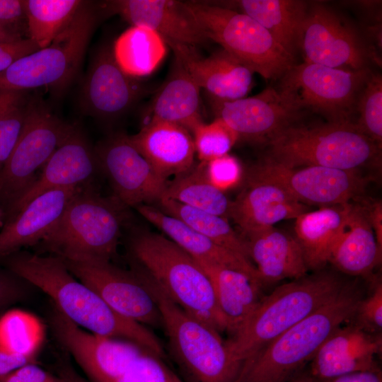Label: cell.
Returning a JSON list of instances; mask_svg holds the SVG:
<instances>
[{
	"instance_id": "f35d334b",
	"label": "cell",
	"mask_w": 382,
	"mask_h": 382,
	"mask_svg": "<svg viewBox=\"0 0 382 382\" xmlns=\"http://www.w3.org/2000/svg\"><path fill=\"white\" fill-rule=\"evenodd\" d=\"M195 153L206 162L228 154L238 139L237 134L221 119L202 123L192 132Z\"/></svg>"
},
{
	"instance_id": "7402d4cb",
	"label": "cell",
	"mask_w": 382,
	"mask_h": 382,
	"mask_svg": "<svg viewBox=\"0 0 382 382\" xmlns=\"http://www.w3.org/2000/svg\"><path fill=\"white\" fill-rule=\"evenodd\" d=\"M177 59L200 88L211 98L231 101L245 98L251 88L253 72L223 49L208 57L197 47L169 43Z\"/></svg>"
},
{
	"instance_id": "c3c4849f",
	"label": "cell",
	"mask_w": 382,
	"mask_h": 382,
	"mask_svg": "<svg viewBox=\"0 0 382 382\" xmlns=\"http://www.w3.org/2000/svg\"><path fill=\"white\" fill-rule=\"evenodd\" d=\"M30 363H35V359L15 354L0 347V376Z\"/></svg>"
},
{
	"instance_id": "f6af8a7d",
	"label": "cell",
	"mask_w": 382,
	"mask_h": 382,
	"mask_svg": "<svg viewBox=\"0 0 382 382\" xmlns=\"http://www.w3.org/2000/svg\"><path fill=\"white\" fill-rule=\"evenodd\" d=\"M30 286L8 270L0 267V311L25 299Z\"/></svg>"
},
{
	"instance_id": "ffe728a7",
	"label": "cell",
	"mask_w": 382,
	"mask_h": 382,
	"mask_svg": "<svg viewBox=\"0 0 382 382\" xmlns=\"http://www.w3.org/2000/svg\"><path fill=\"white\" fill-rule=\"evenodd\" d=\"M108 10L120 14L132 26L149 28L166 44L197 47L210 40L184 4L173 0H118L108 4Z\"/></svg>"
},
{
	"instance_id": "d6a6232c",
	"label": "cell",
	"mask_w": 382,
	"mask_h": 382,
	"mask_svg": "<svg viewBox=\"0 0 382 382\" xmlns=\"http://www.w3.org/2000/svg\"><path fill=\"white\" fill-rule=\"evenodd\" d=\"M112 50L122 70L139 79L149 75L158 66L166 54V43L149 28L132 26L117 38Z\"/></svg>"
},
{
	"instance_id": "7dc6e473",
	"label": "cell",
	"mask_w": 382,
	"mask_h": 382,
	"mask_svg": "<svg viewBox=\"0 0 382 382\" xmlns=\"http://www.w3.org/2000/svg\"><path fill=\"white\" fill-rule=\"evenodd\" d=\"M25 19L24 1L0 0V22L22 23Z\"/></svg>"
},
{
	"instance_id": "f1b7e54d",
	"label": "cell",
	"mask_w": 382,
	"mask_h": 382,
	"mask_svg": "<svg viewBox=\"0 0 382 382\" xmlns=\"http://www.w3.org/2000/svg\"><path fill=\"white\" fill-rule=\"evenodd\" d=\"M209 278L227 331L232 335L247 321L263 296L261 285L246 274L233 269L197 261Z\"/></svg>"
},
{
	"instance_id": "d4e9b609",
	"label": "cell",
	"mask_w": 382,
	"mask_h": 382,
	"mask_svg": "<svg viewBox=\"0 0 382 382\" xmlns=\"http://www.w3.org/2000/svg\"><path fill=\"white\" fill-rule=\"evenodd\" d=\"M130 141L164 179L180 175L193 166V137L183 127L150 119Z\"/></svg>"
},
{
	"instance_id": "b9f144b4",
	"label": "cell",
	"mask_w": 382,
	"mask_h": 382,
	"mask_svg": "<svg viewBox=\"0 0 382 382\" xmlns=\"http://www.w3.org/2000/svg\"><path fill=\"white\" fill-rule=\"evenodd\" d=\"M201 163L206 178L222 192L236 186L241 179L242 168L240 162L228 154Z\"/></svg>"
},
{
	"instance_id": "7a4b0ae2",
	"label": "cell",
	"mask_w": 382,
	"mask_h": 382,
	"mask_svg": "<svg viewBox=\"0 0 382 382\" xmlns=\"http://www.w3.org/2000/svg\"><path fill=\"white\" fill-rule=\"evenodd\" d=\"M129 248L132 264L174 303L219 333L227 331L212 282L195 258L168 238L150 231L132 234Z\"/></svg>"
},
{
	"instance_id": "d590c367",
	"label": "cell",
	"mask_w": 382,
	"mask_h": 382,
	"mask_svg": "<svg viewBox=\"0 0 382 382\" xmlns=\"http://www.w3.org/2000/svg\"><path fill=\"white\" fill-rule=\"evenodd\" d=\"M24 1L27 33L42 49L47 47L66 26L83 3L78 0Z\"/></svg>"
},
{
	"instance_id": "74e56055",
	"label": "cell",
	"mask_w": 382,
	"mask_h": 382,
	"mask_svg": "<svg viewBox=\"0 0 382 382\" xmlns=\"http://www.w3.org/2000/svg\"><path fill=\"white\" fill-rule=\"evenodd\" d=\"M354 122L357 129L381 147L382 143V77L370 72L357 99Z\"/></svg>"
},
{
	"instance_id": "277c9868",
	"label": "cell",
	"mask_w": 382,
	"mask_h": 382,
	"mask_svg": "<svg viewBox=\"0 0 382 382\" xmlns=\"http://www.w3.org/2000/svg\"><path fill=\"white\" fill-rule=\"evenodd\" d=\"M362 294L348 283L332 300L284 331L246 363L237 382H287L305 369L323 343L352 319Z\"/></svg>"
},
{
	"instance_id": "5b68a950",
	"label": "cell",
	"mask_w": 382,
	"mask_h": 382,
	"mask_svg": "<svg viewBox=\"0 0 382 382\" xmlns=\"http://www.w3.org/2000/svg\"><path fill=\"white\" fill-rule=\"evenodd\" d=\"M127 207L115 196L105 197L90 185L72 197L49 233L34 247L62 259L111 261L117 254Z\"/></svg>"
},
{
	"instance_id": "816d5d0a",
	"label": "cell",
	"mask_w": 382,
	"mask_h": 382,
	"mask_svg": "<svg viewBox=\"0 0 382 382\" xmlns=\"http://www.w3.org/2000/svg\"><path fill=\"white\" fill-rule=\"evenodd\" d=\"M26 101V91L0 89V116Z\"/></svg>"
},
{
	"instance_id": "44dd1931",
	"label": "cell",
	"mask_w": 382,
	"mask_h": 382,
	"mask_svg": "<svg viewBox=\"0 0 382 382\" xmlns=\"http://www.w3.org/2000/svg\"><path fill=\"white\" fill-rule=\"evenodd\" d=\"M380 335L354 323L339 327L323 343L310 361L309 373L325 380L361 371H380L376 356L381 352Z\"/></svg>"
},
{
	"instance_id": "9c48e42d",
	"label": "cell",
	"mask_w": 382,
	"mask_h": 382,
	"mask_svg": "<svg viewBox=\"0 0 382 382\" xmlns=\"http://www.w3.org/2000/svg\"><path fill=\"white\" fill-rule=\"evenodd\" d=\"M96 21L95 9L83 2L47 47L19 59L0 73V89H65L79 71Z\"/></svg>"
},
{
	"instance_id": "3957f363",
	"label": "cell",
	"mask_w": 382,
	"mask_h": 382,
	"mask_svg": "<svg viewBox=\"0 0 382 382\" xmlns=\"http://www.w3.org/2000/svg\"><path fill=\"white\" fill-rule=\"evenodd\" d=\"M338 275L318 272L282 284L263 296L245 324L226 341L243 366L291 327L335 298L347 286Z\"/></svg>"
},
{
	"instance_id": "f546056e",
	"label": "cell",
	"mask_w": 382,
	"mask_h": 382,
	"mask_svg": "<svg viewBox=\"0 0 382 382\" xmlns=\"http://www.w3.org/2000/svg\"><path fill=\"white\" fill-rule=\"evenodd\" d=\"M200 89L175 58L168 76L153 98L149 120L176 124L192 133L204 123L200 114Z\"/></svg>"
},
{
	"instance_id": "60d3db41",
	"label": "cell",
	"mask_w": 382,
	"mask_h": 382,
	"mask_svg": "<svg viewBox=\"0 0 382 382\" xmlns=\"http://www.w3.org/2000/svg\"><path fill=\"white\" fill-rule=\"evenodd\" d=\"M0 382H91L71 367L65 366L57 372L39 366L36 363L25 364L4 376Z\"/></svg>"
},
{
	"instance_id": "8992f818",
	"label": "cell",
	"mask_w": 382,
	"mask_h": 382,
	"mask_svg": "<svg viewBox=\"0 0 382 382\" xmlns=\"http://www.w3.org/2000/svg\"><path fill=\"white\" fill-rule=\"evenodd\" d=\"M137 270L156 300L170 352L187 382H237L243 364L220 333L185 312L149 275Z\"/></svg>"
},
{
	"instance_id": "4fadbf2b",
	"label": "cell",
	"mask_w": 382,
	"mask_h": 382,
	"mask_svg": "<svg viewBox=\"0 0 382 382\" xmlns=\"http://www.w3.org/2000/svg\"><path fill=\"white\" fill-rule=\"evenodd\" d=\"M248 177L276 184L298 202L320 207L349 202L362 193L369 180L359 170L289 167L267 156L250 168Z\"/></svg>"
},
{
	"instance_id": "9a60e30c",
	"label": "cell",
	"mask_w": 382,
	"mask_h": 382,
	"mask_svg": "<svg viewBox=\"0 0 382 382\" xmlns=\"http://www.w3.org/2000/svg\"><path fill=\"white\" fill-rule=\"evenodd\" d=\"M304 62L352 71L368 68L371 52L356 30L321 3L308 4L299 40Z\"/></svg>"
},
{
	"instance_id": "4316f807",
	"label": "cell",
	"mask_w": 382,
	"mask_h": 382,
	"mask_svg": "<svg viewBox=\"0 0 382 382\" xmlns=\"http://www.w3.org/2000/svg\"><path fill=\"white\" fill-rule=\"evenodd\" d=\"M245 240L262 284L306 275L308 267L294 236L272 226Z\"/></svg>"
},
{
	"instance_id": "681fc988",
	"label": "cell",
	"mask_w": 382,
	"mask_h": 382,
	"mask_svg": "<svg viewBox=\"0 0 382 382\" xmlns=\"http://www.w3.org/2000/svg\"><path fill=\"white\" fill-rule=\"evenodd\" d=\"M363 207L374 233L377 244L382 250V202L375 201Z\"/></svg>"
},
{
	"instance_id": "83f0119b",
	"label": "cell",
	"mask_w": 382,
	"mask_h": 382,
	"mask_svg": "<svg viewBox=\"0 0 382 382\" xmlns=\"http://www.w3.org/2000/svg\"><path fill=\"white\" fill-rule=\"evenodd\" d=\"M353 204L321 207L295 219L294 233L308 270H320L343 232Z\"/></svg>"
},
{
	"instance_id": "e0dca14e",
	"label": "cell",
	"mask_w": 382,
	"mask_h": 382,
	"mask_svg": "<svg viewBox=\"0 0 382 382\" xmlns=\"http://www.w3.org/2000/svg\"><path fill=\"white\" fill-rule=\"evenodd\" d=\"M146 93V86L126 74L105 45L95 54L83 81L80 103L86 114L110 120L126 113Z\"/></svg>"
},
{
	"instance_id": "11a10c76",
	"label": "cell",
	"mask_w": 382,
	"mask_h": 382,
	"mask_svg": "<svg viewBox=\"0 0 382 382\" xmlns=\"http://www.w3.org/2000/svg\"><path fill=\"white\" fill-rule=\"evenodd\" d=\"M4 224V214L2 208L0 206V229L3 227Z\"/></svg>"
},
{
	"instance_id": "ac0fdd59",
	"label": "cell",
	"mask_w": 382,
	"mask_h": 382,
	"mask_svg": "<svg viewBox=\"0 0 382 382\" xmlns=\"http://www.w3.org/2000/svg\"><path fill=\"white\" fill-rule=\"evenodd\" d=\"M216 117L224 120L238 139L266 143L295 124L301 112L274 87L257 95L231 101L212 99Z\"/></svg>"
},
{
	"instance_id": "f5cc1de1",
	"label": "cell",
	"mask_w": 382,
	"mask_h": 382,
	"mask_svg": "<svg viewBox=\"0 0 382 382\" xmlns=\"http://www.w3.org/2000/svg\"><path fill=\"white\" fill-rule=\"evenodd\" d=\"M22 23L0 22V43L16 41L24 38Z\"/></svg>"
},
{
	"instance_id": "484cf974",
	"label": "cell",
	"mask_w": 382,
	"mask_h": 382,
	"mask_svg": "<svg viewBox=\"0 0 382 382\" xmlns=\"http://www.w3.org/2000/svg\"><path fill=\"white\" fill-rule=\"evenodd\" d=\"M135 208L196 260L241 271L262 286L257 271L250 260L219 245L178 219L151 205L141 204Z\"/></svg>"
},
{
	"instance_id": "ee69618b",
	"label": "cell",
	"mask_w": 382,
	"mask_h": 382,
	"mask_svg": "<svg viewBox=\"0 0 382 382\" xmlns=\"http://www.w3.org/2000/svg\"><path fill=\"white\" fill-rule=\"evenodd\" d=\"M371 293L358 304L352 319L363 330L374 333L382 328V284L376 280Z\"/></svg>"
},
{
	"instance_id": "30bf717a",
	"label": "cell",
	"mask_w": 382,
	"mask_h": 382,
	"mask_svg": "<svg viewBox=\"0 0 382 382\" xmlns=\"http://www.w3.org/2000/svg\"><path fill=\"white\" fill-rule=\"evenodd\" d=\"M75 125L54 115L40 99L27 102L21 134L0 172V206L4 218L33 185L37 171L71 134Z\"/></svg>"
},
{
	"instance_id": "4dcf8cb0",
	"label": "cell",
	"mask_w": 382,
	"mask_h": 382,
	"mask_svg": "<svg viewBox=\"0 0 382 382\" xmlns=\"http://www.w3.org/2000/svg\"><path fill=\"white\" fill-rule=\"evenodd\" d=\"M381 252L362 205L353 204L347 225L335 244L329 262L343 273L369 275Z\"/></svg>"
},
{
	"instance_id": "6da1fadb",
	"label": "cell",
	"mask_w": 382,
	"mask_h": 382,
	"mask_svg": "<svg viewBox=\"0 0 382 382\" xmlns=\"http://www.w3.org/2000/svg\"><path fill=\"white\" fill-rule=\"evenodd\" d=\"M0 263L47 294L79 327L98 335L132 341L166 359L162 343L149 328L116 313L96 292L76 279L60 257L20 250L1 258Z\"/></svg>"
},
{
	"instance_id": "836d02e7",
	"label": "cell",
	"mask_w": 382,
	"mask_h": 382,
	"mask_svg": "<svg viewBox=\"0 0 382 382\" xmlns=\"http://www.w3.org/2000/svg\"><path fill=\"white\" fill-rule=\"evenodd\" d=\"M163 197L201 211L229 216L231 202L224 192L208 181L202 163L168 183Z\"/></svg>"
},
{
	"instance_id": "7c38bea8",
	"label": "cell",
	"mask_w": 382,
	"mask_h": 382,
	"mask_svg": "<svg viewBox=\"0 0 382 382\" xmlns=\"http://www.w3.org/2000/svg\"><path fill=\"white\" fill-rule=\"evenodd\" d=\"M62 260L74 277L96 292L119 315L146 327L163 328L156 300L136 270L122 269L108 260Z\"/></svg>"
},
{
	"instance_id": "5bb4252c",
	"label": "cell",
	"mask_w": 382,
	"mask_h": 382,
	"mask_svg": "<svg viewBox=\"0 0 382 382\" xmlns=\"http://www.w3.org/2000/svg\"><path fill=\"white\" fill-rule=\"evenodd\" d=\"M52 305L48 316L52 332L91 382H116L134 359L149 350L129 340L91 333Z\"/></svg>"
},
{
	"instance_id": "bcb514c9",
	"label": "cell",
	"mask_w": 382,
	"mask_h": 382,
	"mask_svg": "<svg viewBox=\"0 0 382 382\" xmlns=\"http://www.w3.org/2000/svg\"><path fill=\"white\" fill-rule=\"evenodd\" d=\"M40 48L29 37L0 43V73L19 59Z\"/></svg>"
},
{
	"instance_id": "e575fe53",
	"label": "cell",
	"mask_w": 382,
	"mask_h": 382,
	"mask_svg": "<svg viewBox=\"0 0 382 382\" xmlns=\"http://www.w3.org/2000/svg\"><path fill=\"white\" fill-rule=\"evenodd\" d=\"M158 203L164 213L178 219L219 245L250 260L245 240L233 230L226 218L194 209L165 197Z\"/></svg>"
},
{
	"instance_id": "2e32d148",
	"label": "cell",
	"mask_w": 382,
	"mask_h": 382,
	"mask_svg": "<svg viewBox=\"0 0 382 382\" xmlns=\"http://www.w3.org/2000/svg\"><path fill=\"white\" fill-rule=\"evenodd\" d=\"M100 170L108 178L115 196L127 207L159 202L167 180L161 177L130 141L128 135H111L94 147Z\"/></svg>"
},
{
	"instance_id": "52a82bcc",
	"label": "cell",
	"mask_w": 382,
	"mask_h": 382,
	"mask_svg": "<svg viewBox=\"0 0 382 382\" xmlns=\"http://www.w3.org/2000/svg\"><path fill=\"white\" fill-rule=\"evenodd\" d=\"M267 144V156L289 167L315 166L359 170L378 165L381 155V147L361 133L354 122L294 124Z\"/></svg>"
},
{
	"instance_id": "8fae6325",
	"label": "cell",
	"mask_w": 382,
	"mask_h": 382,
	"mask_svg": "<svg viewBox=\"0 0 382 382\" xmlns=\"http://www.w3.org/2000/svg\"><path fill=\"white\" fill-rule=\"evenodd\" d=\"M303 62L279 79L277 89L299 112L310 110L328 122H353L359 95L370 74Z\"/></svg>"
},
{
	"instance_id": "ba28073f",
	"label": "cell",
	"mask_w": 382,
	"mask_h": 382,
	"mask_svg": "<svg viewBox=\"0 0 382 382\" xmlns=\"http://www.w3.org/2000/svg\"><path fill=\"white\" fill-rule=\"evenodd\" d=\"M184 4L210 41L219 44L253 73L276 80L295 64L294 57L249 16L209 3L184 1Z\"/></svg>"
},
{
	"instance_id": "1f68e13d",
	"label": "cell",
	"mask_w": 382,
	"mask_h": 382,
	"mask_svg": "<svg viewBox=\"0 0 382 382\" xmlns=\"http://www.w3.org/2000/svg\"><path fill=\"white\" fill-rule=\"evenodd\" d=\"M240 12L260 24L273 39L295 57L308 4L299 0H241Z\"/></svg>"
},
{
	"instance_id": "cb8c5ba5",
	"label": "cell",
	"mask_w": 382,
	"mask_h": 382,
	"mask_svg": "<svg viewBox=\"0 0 382 382\" xmlns=\"http://www.w3.org/2000/svg\"><path fill=\"white\" fill-rule=\"evenodd\" d=\"M81 187H62L45 192L4 224L0 231V259L23 247H34L41 241Z\"/></svg>"
},
{
	"instance_id": "ab89813d",
	"label": "cell",
	"mask_w": 382,
	"mask_h": 382,
	"mask_svg": "<svg viewBox=\"0 0 382 382\" xmlns=\"http://www.w3.org/2000/svg\"><path fill=\"white\" fill-rule=\"evenodd\" d=\"M149 350L143 352L116 382H185Z\"/></svg>"
},
{
	"instance_id": "8d00e7d4",
	"label": "cell",
	"mask_w": 382,
	"mask_h": 382,
	"mask_svg": "<svg viewBox=\"0 0 382 382\" xmlns=\"http://www.w3.org/2000/svg\"><path fill=\"white\" fill-rule=\"evenodd\" d=\"M45 338V328L33 314L20 309L6 311L0 318V347L36 359Z\"/></svg>"
},
{
	"instance_id": "f907efd6",
	"label": "cell",
	"mask_w": 382,
	"mask_h": 382,
	"mask_svg": "<svg viewBox=\"0 0 382 382\" xmlns=\"http://www.w3.org/2000/svg\"><path fill=\"white\" fill-rule=\"evenodd\" d=\"M318 381V382H382V377L381 371H361Z\"/></svg>"
},
{
	"instance_id": "7bdbcfd3",
	"label": "cell",
	"mask_w": 382,
	"mask_h": 382,
	"mask_svg": "<svg viewBox=\"0 0 382 382\" xmlns=\"http://www.w3.org/2000/svg\"><path fill=\"white\" fill-rule=\"evenodd\" d=\"M27 102L16 105L0 116V172L8 161L21 134Z\"/></svg>"
},
{
	"instance_id": "d6986e66",
	"label": "cell",
	"mask_w": 382,
	"mask_h": 382,
	"mask_svg": "<svg viewBox=\"0 0 382 382\" xmlns=\"http://www.w3.org/2000/svg\"><path fill=\"white\" fill-rule=\"evenodd\" d=\"M100 170L94 147L77 125L41 168L28 192L4 218L11 221L31 200L51 190L90 185Z\"/></svg>"
},
{
	"instance_id": "603a6c76",
	"label": "cell",
	"mask_w": 382,
	"mask_h": 382,
	"mask_svg": "<svg viewBox=\"0 0 382 382\" xmlns=\"http://www.w3.org/2000/svg\"><path fill=\"white\" fill-rule=\"evenodd\" d=\"M308 211L280 186L248 177L245 187L231 203L229 216L247 238Z\"/></svg>"
},
{
	"instance_id": "db71d44e",
	"label": "cell",
	"mask_w": 382,
	"mask_h": 382,
	"mask_svg": "<svg viewBox=\"0 0 382 382\" xmlns=\"http://www.w3.org/2000/svg\"><path fill=\"white\" fill-rule=\"evenodd\" d=\"M287 382H318V381L309 373L308 369H303Z\"/></svg>"
}]
</instances>
